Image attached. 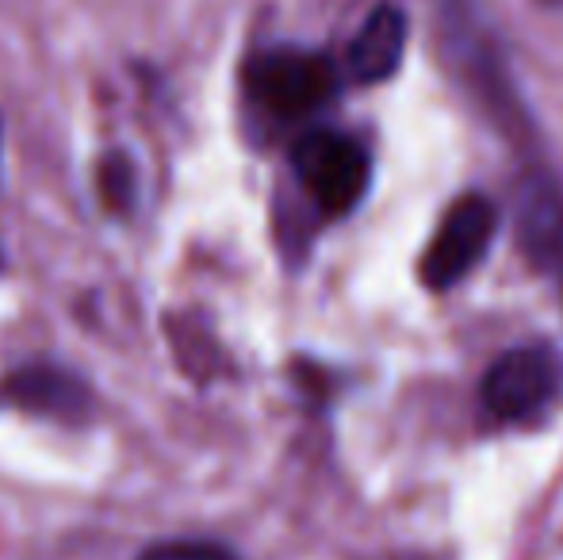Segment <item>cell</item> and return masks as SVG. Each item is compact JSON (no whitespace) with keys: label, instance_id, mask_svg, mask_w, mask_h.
I'll use <instances>...</instances> for the list:
<instances>
[{"label":"cell","instance_id":"30bf717a","mask_svg":"<svg viewBox=\"0 0 563 560\" xmlns=\"http://www.w3.org/2000/svg\"><path fill=\"white\" fill-rule=\"evenodd\" d=\"M0 154H4V120H0Z\"/></svg>","mask_w":563,"mask_h":560},{"label":"cell","instance_id":"52a82bcc","mask_svg":"<svg viewBox=\"0 0 563 560\" xmlns=\"http://www.w3.org/2000/svg\"><path fill=\"white\" fill-rule=\"evenodd\" d=\"M407 15H402L399 4L384 0L376 4L364 23L356 28V35L349 39L345 58H341V69L353 85H379L399 69L402 51H407Z\"/></svg>","mask_w":563,"mask_h":560},{"label":"cell","instance_id":"8fae6325","mask_svg":"<svg viewBox=\"0 0 563 560\" xmlns=\"http://www.w3.org/2000/svg\"><path fill=\"white\" fill-rule=\"evenodd\" d=\"M4 265H8V257H4V246H0V273H4Z\"/></svg>","mask_w":563,"mask_h":560},{"label":"cell","instance_id":"ba28073f","mask_svg":"<svg viewBox=\"0 0 563 560\" xmlns=\"http://www.w3.org/2000/svg\"><path fill=\"white\" fill-rule=\"evenodd\" d=\"M97 193L108 216H134V208H139V162L131 157V150L112 146L108 154H100Z\"/></svg>","mask_w":563,"mask_h":560},{"label":"cell","instance_id":"7c38bea8","mask_svg":"<svg viewBox=\"0 0 563 560\" xmlns=\"http://www.w3.org/2000/svg\"><path fill=\"white\" fill-rule=\"evenodd\" d=\"M544 4H560L563 8V0H544Z\"/></svg>","mask_w":563,"mask_h":560},{"label":"cell","instance_id":"3957f363","mask_svg":"<svg viewBox=\"0 0 563 560\" xmlns=\"http://www.w3.org/2000/svg\"><path fill=\"white\" fill-rule=\"evenodd\" d=\"M563 365L549 345H514L483 376V411L498 426H518L549 411L560 396Z\"/></svg>","mask_w":563,"mask_h":560},{"label":"cell","instance_id":"8992f818","mask_svg":"<svg viewBox=\"0 0 563 560\" xmlns=\"http://www.w3.org/2000/svg\"><path fill=\"white\" fill-rule=\"evenodd\" d=\"M4 399L23 415L46 422L85 426L92 415V388L81 373L58 365V361H31L4 376Z\"/></svg>","mask_w":563,"mask_h":560},{"label":"cell","instance_id":"6da1fadb","mask_svg":"<svg viewBox=\"0 0 563 560\" xmlns=\"http://www.w3.org/2000/svg\"><path fill=\"white\" fill-rule=\"evenodd\" d=\"M345 69L311 46H261L242 66L245 105L273 123H303L338 97Z\"/></svg>","mask_w":563,"mask_h":560},{"label":"cell","instance_id":"277c9868","mask_svg":"<svg viewBox=\"0 0 563 560\" xmlns=\"http://www.w3.org/2000/svg\"><path fill=\"white\" fill-rule=\"evenodd\" d=\"M495 223H498V211L487 196H479V193L460 196L445 216H441L438 234H433L422 254L426 288L445 292L456 281H464L467 273L479 265V257L487 254Z\"/></svg>","mask_w":563,"mask_h":560},{"label":"cell","instance_id":"5b68a950","mask_svg":"<svg viewBox=\"0 0 563 560\" xmlns=\"http://www.w3.org/2000/svg\"><path fill=\"white\" fill-rule=\"evenodd\" d=\"M514 231L526 257L563 292V188L549 169H526L514 193Z\"/></svg>","mask_w":563,"mask_h":560},{"label":"cell","instance_id":"9c48e42d","mask_svg":"<svg viewBox=\"0 0 563 560\" xmlns=\"http://www.w3.org/2000/svg\"><path fill=\"white\" fill-rule=\"evenodd\" d=\"M134 560H238L227 546L203 538H173V541H154Z\"/></svg>","mask_w":563,"mask_h":560},{"label":"cell","instance_id":"7a4b0ae2","mask_svg":"<svg viewBox=\"0 0 563 560\" xmlns=\"http://www.w3.org/2000/svg\"><path fill=\"white\" fill-rule=\"evenodd\" d=\"M291 173L322 216H349L372 185V154L345 131L314 128L291 142Z\"/></svg>","mask_w":563,"mask_h":560}]
</instances>
